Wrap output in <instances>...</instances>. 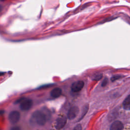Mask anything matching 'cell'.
I'll return each mask as SVG.
<instances>
[{"instance_id": "6da1fadb", "label": "cell", "mask_w": 130, "mask_h": 130, "mask_svg": "<svg viewBox=\"0 0 130 130\" xmlns=\"http://www.w3.org/2000/svg\"><path fill=\"white\" fill-rule=\"evenodd\" d=\"M47 121L46 114L41 111L36 110L34 112L29 119V123L33 126H42Z\"/></svg>"}, {"instance_id": "7a4b0ae2", "label": "cell", "mask_w": 130, "mask_h": 130, "mask_svg": "<svg viewBox=\"0 0 130 130\" xmlns=\"http://www.w3.org/2000/svg\"><path fill=\"white\" fill-rule=\"evenodd\" d=\"M32 106V101L30 99H23L20 104L19 107L22 111H27L29 110Z\"/></svg>"}, {"instance_id": "3957f363", "label": "cell", "mask_w": 130, "mask_h": 130, "mask_svg": "<svg viewBox=\"0 0 130 130\" xmlns=\"http://www.w3.org/2000/svg\"><path fill=\"white\" fill-rule=\"evenodd\" d=\"M20 118V114L17 111H13L11 112L9 115V120L11 123L15 124L17 123Z\"/></svg>"}, {"instance_id": "277c9868", "label": "cell", "mask_w": 130, "mask_h": 130, "mask_svg": "<svg viewBox=\"0 0 130 130\" xmlns=\"http://www.w3.org/2000/svg\"><path fill=\"white\" fill-rule=\"evenodd\" d=\"M67 121V117L66 116H60L59 117L55 124V127L57 129H60L63 128L66 124Z\"/></svg>"}, {"instance_id": "5b68a950", "label": "cell", "mask_w": 130, "mask_h": 130, "mask_svg": "<svg viewBox=\"0 0 130 130\" xmlns=\"http://www.w3.org/2000/svg\"><path fill=\"white\" fill-rule=\"evenodd\" d=\"M79 108L77 106H73L69 109L67 114V117L70 120L74 119L76 117L79 113Z\"/></svg>"}, {"instance_id": "8992f818", "label": "cell", "mask_w": 130, "mask_h": 130, "mask_svg": "<svg viewBox=\"0 0 130 130\" xmlns=\"http://www.w3.org/2000/svg\"><path fill=\"white\" fill-rule=\"evenodd\" d=\"M84 83L83 81H77L74 82L71 85V90L73 92H77L80 91L83 87Z\"/></svg>"}, {"instance_id": "52a82bcc", "label": "cell", "mask_w": 130, "mask_h": 130, "mask_svg": "<svg viewBox=\"0 0 130 130\" xmlns=\"http://www.w3.org/2000/svg\"><path fill=\"white\" fill-rule=\"evenodd\" d=\"M110 128L111 130H121L123 129V125L121 121L116 120L112 123Z\"/></svg>"}, {"instance_id": "ba28073f", "label": "cell", "mask_w": 130, "mask_h": 130, "mask_svg": "<svg viewBox=\"0 0 130 130\" xmlns=\"http://www.w3.org/2000/svg\"><path fill=\"white\" fill-rule=\"evenodd\" d=\"M62 93L61 89L59 87H56L55 88H53L51 91H50V95L54 98H56L59 97Z\"/></svg>"}, {"instance_id": "9c48e42d", "label": "cell", "mask_w": 130, "mask_h": 130, "mask_svg": "<svg viewBox=\"0 0 130 130\" xmlns=\"http://www.w3.org/2000/svg\"><path fill=\"white\" fill-rule=\"evenodd\" d=\"M123 107L125 110H130V94L128 95L123 102Z\"/></svg>"}, {"instance_id": "30bf717a", "label": "cell", "mask_w": 130, "mask_h": 130, "mask_svg": "<svg viewBox=\"0 0 130 130\" xmlns=\"http://www.w3.org/2000/svg\"><path fill=\"white\" fill-rule=\"evenodd\" d=\"M88 108H89V106H88V104H86V105L84 106V107H83V109H82V113H81V116H80L79 119H78V121L81 120L84 117V116L86 115V113L88 111Z\"/></svg>"}, {"instance_id": "8fae6325", "label": "cell", "mask_w": 130, "mask_h": 130, "mask_svg": "<svg viewBox=\"0 0 130 130\" xmlns=\"http://www.w3.org/2000/svg\"><path fill=\"white\" fill-rule=\"evenodd\" d=\"M102 77H103V74L102 73H98L93 76V80L98 81V80H100L101 79H102Z\"/></svg>"}, {"instance_id": "7c38bea8", "label": "cell", "mask_w": 130, "mask_h": 130, "mask_svg": "<svg viewBox=\"0 0 130 130\" xmlns=\"http://www.w3.org/2000/svg\"><path fill=\"white\" fill-rule=\"evenodd\" d=\"M108 83V79L107 78H105L102 81V83H101V86L102 87H105L107 85V84Z\"/></svg>"}, {"instance_id": "4fadbf2b", "label": "cell", "mask_w": 130, "mask_h": 130, "mask_svg": "<svg viewBox=\"0 0 130 130\" xmlns=\"http://www.w3.org/2000/svg\"><path fill=\"white\" fill-rule=\"evenodd\" d=\"M120 78H121V76H120V75H115V76H113L111 77V80L112 81H115V80L118 79H120Z\"/></svg>"}, {"instance_id": "5bb4252c", "label": "cell", "mask_w": 130, "mask_h": 130, "mask_svg": "<svg viewBox=\"0 0 130 130\" xmlns=\"http://www.w3.org/2000/svg\"><path fill=\"white\" fill-rule=\"evenodd\" d=\"M74 129H76V130H81L82 129V127H81V124H79L78 125H77L74 128Z\"/></svg>"}, {"instance_id": "9a60e30c", "label": "cell", "mask_w": 130, "mask_h": 130, "mask_svg": "<svg viewBox=\"0 0 130 130\" xmlns=\"http://www.w3.org/2000/svg\"><path fill=\"white\" fill-rule=\"evenodd\" d=\"M2 1H4V0H2Z\"/></svg>"}]
</instances>
